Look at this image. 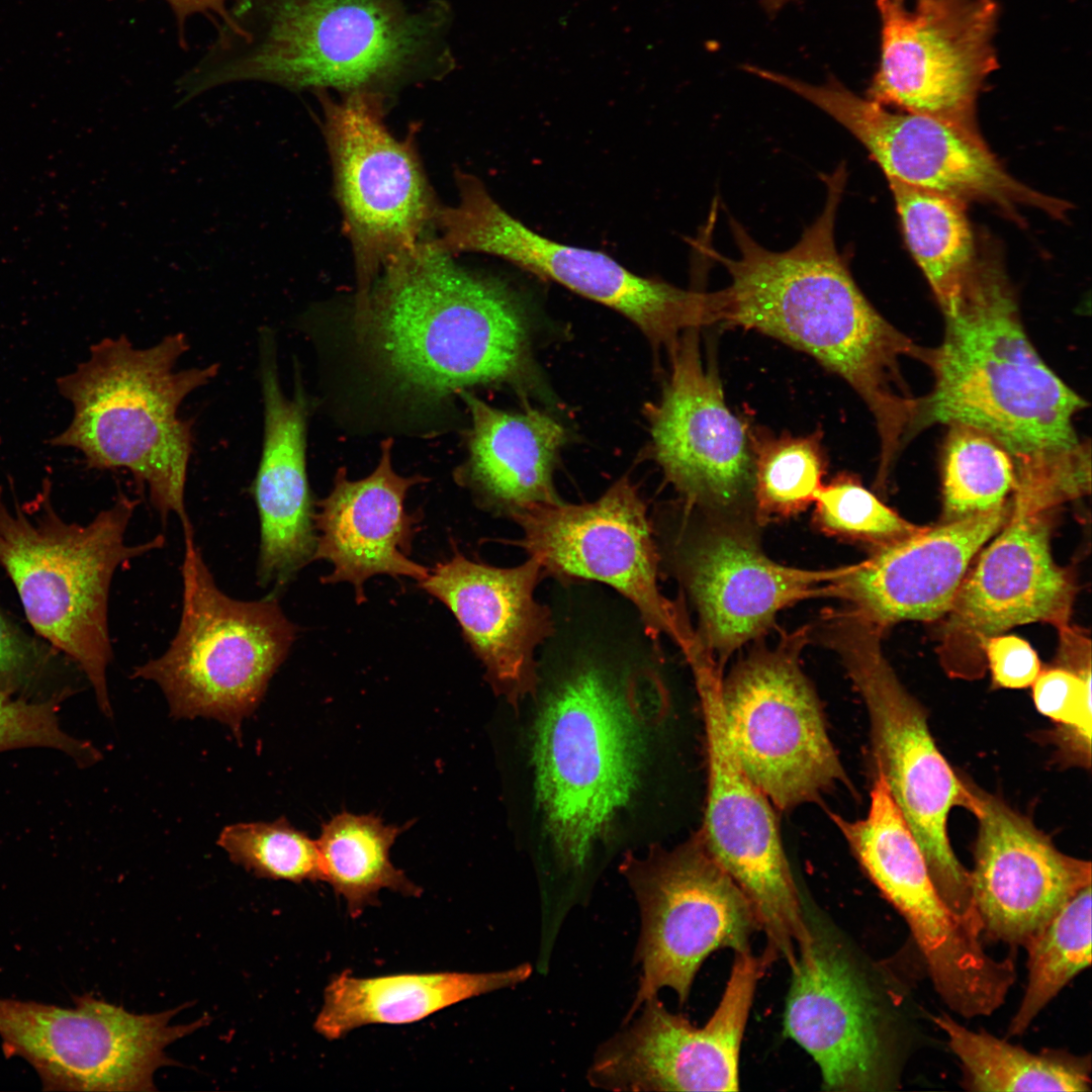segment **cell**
Here are the masks:
<instances>
[{
	"instance_id": "1",
	"label": "cell",
	"mask_w": 1092,
	"mask_h": 1092,
	"mask_svg": "<svg viewBox=\"0 0 1092 1092\" xmlns=\"http://www.w3.org/2000/svg\"><path fill=\"white\" fill-rule=\"evenodd\" d=\"M847 171L824 174L823 209L792 248L758 244L733 217L738 257L706 248L730 275L719 293L720 323L753 330L807 353L837 374L873 415L880 439L877 482H885L906 440L918 430L921 397L906 387L901 359L922 348L899 332L863 295L835 242Z\"/></svg>"
},
{
	"instance_id": "2",
	"label": "cell",
	"mask_w": 1092,
	"mask_h": 1092,
	"mask_svg": "<svg viewBox=\"0 0 1092 1092\" xmlns=\"http://www.w3.org/2000/svg\"><path fill=\"white\" fill-rule=\"evenodd\" d=\"M941 310L943 339L919 359L934 383L918 428L965 424L992 436L1014 460L1015 500L1030 510L1051 512L1088 494L1090 448L1074 425L1086 402L1034 349L1001 265L979 258Z\"/></svg>"
},
{
	"instance_id": "3",
	"label": "cell",
	"mask_w": 1092,
	"mask_h": 1092,
	"mask_svg": "<svg viewBox=\"0 0 1092 1092\" xmlns=\"http://www.w3.org/2000/svg\"><path fill=\"white\" fill-rule=\"evenodd\" d=\"M451 16L443 0L417 10L404 0H235L178 93L185 102L223 84L260 81L385 95L453 69Z\"/></svg>"
},
{
	"instance_id": "4",
	"label": "cell",
	"mask_w": 1092,
	"mask_h": 1092,
	"mask_svg": "<svg viewBox=\"0 0 1092 1092\" xmlns=\"http://www.w3.org/2000/svg\"><path fill=\"white\" fill-rule=\"evenodd\" d=\"M380 273L356 327L404 383L441 395L526 370V317L507 284L468 271L426 240Z\"/></svg>"
},
{
	"instance_id": "5",
	"label": "cell",
	"mask_w": 1092,
	"mask_h": 1092,
	"mask_svg": "<svg viewBox=\"0 0 1092 1092\" xmlns=\"http://www.w3.org/2000/svg\"><path fill=\"white\" fill-rule=\"evenodd\" d=\"M188 349L183 333L149 348L134 347L125 335L92 345L88 359L57 380L73 418L51 440L79 450L90 469L128 470L161 519L175 515L182 526L191 523L185 486L194 422L179 408L219 370L217 363L176 370Z\"/></svg>"
},
{
	"instance_id": "6",
	"label": "cell",
	"mask_w": 1092,
	"mask_h": 1092,
	"mask_svg": "<svg viewBox=\"0 0 1092 1092\" xmlns=\"http://www.w3.org/2000/svg\"><path fill=\"white\" fill-rule=\"evenodd\" d=\"M50 482L36 499L8 505L0 487V566L14 584L34 631L86 674L97 704L111 715L107 667L112 659L108 596L117 568L166 540L129 545L125 533L138 499L123 492L87 524L55 511Z\"/></svg>"
},
{
	"instance_id": "7",
	"label": "cell",
	"mask_w": 1092,
	"mask_h": 1092,
	"mask_svg": "<svg viewBox=\"0 0 1092 1092\" xmlns=\"http://www.w3.org/2000/svg\"><path fill=\"white\" fill-rule=\"evenodd\" d=\"M635 681L620 685L597 664H579L552 688L536 719V796L566 870L584 867L637 787L644 743Z\"/></svg>"
},
{
	"instance_id": "8",
	"label": "cell",
	"mask_w": 1092,
	"mask_h": 1092,
	"mask_svg": "<svg viewBox=\"0 0 1092 1092\" xmlns=\"http://www.w3.org/2000/svg\"><path fill=\"white\" fill-rule=\"evenodd\" d=\"M883 632L842 608L826 611L811 624L810 639L839 656L862 699L876 774L884 778L915 836L940 897L952 912L978 925L970 872L954 854L947 831L950 810L964 807L972 813L975 794L939 751L926 711L887 660Z\"/></svg>"
},
{
	"instance_id": "9",
	"label": "cell",
	"mask_w": 1092,
	"mask_h": 1092,
	"mask_svg": "<svg viewBox=\"0 0 1092 1092\" xmlns=\"http://www.w3.org/2000/svg\"><path fill=\"white\" fill-rule=\"evenodd\" d=\"M809 926L811 940L791 969L786 1034L817 1063L825 1090L898 1089L920 1038L909 988L889 966L869 962L832 930Z\"/></svg>"
},
{
	"instance_id": "10",
	"label": "cell",
	"mask_w": 1092,
	"mask_h": 1092,
	"mask_svg": "<svg viewBox=\"0 0 1092 1092\" xmlns=\"http://www.w3.org/2000/svg\"><path fill=\"white\" fill-rule=\"evenodd\" d=\"M182 613L159 657L134 667L132 677L156 682L176 719H215L241 743L242 723L259 706L288 655L296 627L278 600H236L215 583L192 524L182 527Z\"/></svg>"
},
{
	"instance_id": "11",
	"label": "cell",
	"mask_w": 1092,
	"mask_h": 1092,
	"mask_svg": "<svg viewBox=\"0 0 1092 1092\" xmlns=\"http://www.w3.org/2000/svg\"><path fill=\"white\" fill-rule=\"evenodd\" d=\"M660 555L698 614L697 637L720 669L763 635L787 607L830 598L848 565L806 569L780 564L760 547L753 518L714 515L681 504L651 519Z\"/></svg>"
},
{
	"instance_id": "12",
	"label": "cell",
	"mask_w": 1092,
	"mask_h": 1092,
	"mask_svg": "<svg viewBox=\"0 0 1092 1092\" xmlns=\"http://www.w3.org/2000/svg\"><path fill=\"white\" fill-rule=\"evenodd\" d=\"M829 816L866 875L906 921L947 1007L966 1018L995 1012L1014 984V956L996 960L988 954L982 932L942 900L884 778L875 775L864 818Z\"/></svg>"
},
{
	"instance_id": "13",
	"label": "cell",
	"mask_w": 1092,
	"mask_h": 1092,
	"mask_svg": "<svg viewBox=\"0 0 1092 1092\" xmlns=\"http://www.w3.org/2000/svg\"><path fill=\"white\" fill-rule=\"evenodd\" d=\"M808 626L757 647L721 679L725 726L739 763L775 809L817 803L848 779L800 653Z\"/></svg>"
},
{
	"instance_id": "14",
	"label": "cell",
	"mask_w": 1092,
	"mask_h": 1092,
	"mask_svg": "<svg viewBox=\"0 0 1092 1092\" xmlns=\"http://www.w3.org/2000/svg\"><path fill=\"white\" fill-rule=\"evenodd\" d=\"M456 180L458 203L439 208L435 220L441 250L489 254L555 281L620 312L655 348L670 350L684 332L717 323L714 291L642 277L600 251L547 239L507 212L476 177Z\"/></svg>"
},
{
	"instance_id": "15",
	"label": "cell",
	"mask_w": 1092,
	"mask_h": 1092,
	"mask_svg": "<svg viewBox=\"0 0 1092 1092\" xmlns=\"http://www.w3.org/2000/svg\"><path fill=\"white\" fill-rule=\"evenodd\" d=\"M620 868L640 916L634 963L641 974L626 1022L664 988L685 1004L706 958L723 947L749 951L760 928L748 900L699 831L671 850L653 846L645 856L629 853Z\"/></svg>"
},
{
	"instance_id": "16",
	"label": "cell",
	"mask_w": 1092,
	"mask_h": 1092,
	"mask_svg": "<svg viewBox=\"0 0 1092 1092\" xmlns=\"http://www.w3.org/2000/svg\"><path fill=\"white\" fill-rule=\"evenodd\" d=\"M315 94L356 262L360 308L382 269L425 241L440 207L413 146L384 123L385 95L357 90L338 100L326 90Z\"/></svg>"
},
{
	"instance_id": "17",
	"label": "cell",
	"mask_w": 1092,
	"mask_h": 1092,
	"mask_svg": "<svg viewBox=\"0 0 1092 1092\" xmlns=\"http://www.w3.org/2000/svg\"><path fill=\"white\" fill-rule=\"evenodd\" d=\"M689 664L701 701L707 752V796L699 833L748 900L766 936V949L791 962L810 929L774 807L732 748L720 699L722 671L707 656Z\"/></svg>"
},
{
	"instance_id": "18",
	"label": "cell",
	"mask_w": 1092,
	"mask_h": 1092,
	"mask_svg": "<svg viewBox=\"0 0 1092 1092\" xmlns=\"http://www.w3.org/2000/svg\"><path fill=\"white\" fill-rule=\"evenodd\" d=\"M512 520L522 531L514 544L539 562L544 575L565 583L608 584L635 607L653 642L666 636L681 651L693 645L696 631L682 600L672 602L660 592L652 521L628 478L594 502L533 505Z\"/></svg>"
},
{
	"instance_id": "19",
	"label": "cell",
	"mask_w": 1092,
	"mask_h": 1092,
	"mask_svg": "<svg viewBox=\"0 0 1092 1092\" xmlns=\"http://www.w3.org/2000/svg\"><path fill=\"white\" fill-rule=\"evenodd\" d=\"M760 77L810 101L844 126L870 153L888 180L964 201L990 203L1010 215L1019 207L1065 217L1069 203L1012 177L980 133L911 112H893L847 89L834 77L824 84L762 70Z\"/></svg>"
},
{
	"instance_id": "20",
	"label": "cell",
	"mask_w": 1092,
	"mask_h": 1092,
	"mask_svg": "<svg viewBox=\"0 0 1092 1092\" xmlns=\"http://www.w3.org/2000/svg\"><path fill=\"white\" fill-rule=\"evenodd\" d=\"M182 1007L135 1014L91 995L69 1008L0 998V1037L6 1056L27 1061L44 1090L154 1091L155 1072L172 1064L165 1049L208 1019L170 1024Z\"/></svg>"
},
{
	"instance_id": "21",
	"label": "cell",
	"mask_w": 1092,
	"mask_h": 1092,
	"mask_svg": "<svg viewBox=\"0 0 1092 1092\" xmlns=\"http://www.w3.org/2000/svg\"><path fill=\"white\" fill-rule=\"evenodd\" d=\"M881 62L868 98L979 133L976 99L997 67L993 0H877Z\"/></svg>"
},
{
	"instance_id": "22",
	"label": "cell",
	"mask_w": 1092,
	"mask_h": 1092,
	"mask_svg": "<svg viewBox=\"0 0 1092 1092\" xmlns=\"http://www.w3.org/2000/svg\"><path fill=\"white\" fill-rule=\"evenodd\" d=\"M774 960L735 953L713 1016L702 1027L669 1012L657 996L599 1045L589 1085L611 1091H737L739 1053L758 980Z\"/></svg>"
},
{
	"instance_id": "23",
	"label": "cell",
	"mask_w": 1092,
	"mask_h": 1092,
	"mask_svg": "<svg viewBox=\"0 0 1092 1092\" xmlns=\"http://www.w3.org/2000/svg\"><path fill=\"white\" fill-rule=\"evenodd\" d=\"M699 330L669 350V379L647 405L652 453L684 505L755 519L751 428L728 407L714 365L704 364Z\"/></svg>"
},
{
	"instance_id": "24",
	"label": "cell",
	"mask_w": 1092,
	"mask_h": 1092,
	"mask_svg": "<svg viewBox=\"0 0 1092 1092\" xmlns=\"http://www.w3.org/2000/svg\"><path fill=\"white\" fill-rule=\"evenodd\" d=\"M977 556L941 618L938 648L945 670L965 679L985 671L989 637L1035 622L1068 625L1076 595L1072 574L1052 555L1049 512L1012 500L1006 523Z\"/></svg>"
},
{
	"instance_id": "25",
	"label": "cell",
	"mask_w": 1092,
	"mask_h": 1092,
	"mask_svg": "<svg viewBox=\"0 0 1092 1092\" xmlns=\"http://www.w3.org/2000/svg\"><path fill=\"white\" fill-rule=\"evenodd\" d=\"M978 820L970 872L982 932L1025 946L1080 890L1091 863L1060 851L1031 820L972 785Z\"/></svg>"
},
{
	"instance_id": "26",
	"label": "cell",
	"mask_w": 1092,
	"mask_h": 1092,
	"mask_svg": "<svg viewBox=\"0 0 1092 1092\" xmlns=\"http://www.w3.org/2000/svg\"><path fill=\"white\" fill-rule=\"evenodd\" d=\"M543 576L531 557L496 567L455 551L419 582L452 612L486 680L514 707L535 694L536 650L555 631L551 610L535 599Z\"/></svg>"
},
{
	"instance_id": "27",
	"label": "cell",
	"mask_w": 1092,
	"mask_h": 1092,
	"mask_svg": "<svg viewBox=\"0 0 1092 1092\" xmlns=\"http://www.w3.org/2000/svg\"><path fill=\"white\" fill-rule=\"evenodd\" d=\"M1011 508L1012 499L875 548L832 582L830 598L882 631L902 621L941 619L972 561L1006 523Z\"/></svg>"
},
{
	"instance_id": "28",
	"label": "cell",
	"mask_w": 1092,
	"mask_h": 1092,
	"mask_svg": "<svg viewBox=\"0 0 1092 1092\" xmlns=\"http://www.w3.org/2000/svg\"><path fill=\"white\" fill-rule=\"evenodd\" d=\"M260 379L264 403L261 456L252 483L260 521L258 583H287L313 560L314 509L306 473L307 402L297 381L283 393L271 332H261Z\"/></svg>"
},
{
	"instance_id": "29",
	"label": "cell",
	"mask_w": 1092,
	"mask_h": 1092,
	"mask_svg": "<svg viewBox=\"0 0 1092 1092\" xmlns=\"http://www.w3.org/2000/svg\"><path fill=\"white\" fill-rule=\"evenodd\" d=\"M390 450L391 440L384 441L377 467L363 479L350 480L339 469L331 493L317 503L314 514L313 559L334 566L322 582H350L358 604L366 600L364 584L371 576H407L421 582L430 572L410 558L420 518L404 507L407 490L424 478L397 474Z\"/></svg>"
},
{
	"instance_id": "30",
	"label": "cell",
	"mask_w": 1092,
	"mask_h": 1092,
	"mask_svg": "<svg viewBox=\"0 0 1092 1092\" xmlns=\"http://www.w3.org/2000/svg\"><path fill=\"white\" fill-rule=\"evenodd\" d=\"M457 393L472 420L469 459L460 476L479 504L512 519L530 506L561 502L553 471L565 443L564 428L535 408L508 413L465 389Z\"/></svg>"
},
{
	"instance_id": "31",
	"label": "cell",
	"mask_w": 1092,
	"mask_h": 1092,
	"mask_svg": "<svg viewBox=\"0 0 1092 1092\" xmlns=\"http://www.w3.org/2000/svg\"><path fill=\"white\" fill-rule=\"evenodd\" d=\"M529 963L486 973L438 972L360 978L344 972L324 991L315 1031L329 1040L369 1024H407L462 1001L527 981Z\"/></svg>"
},
{
	"instance_id": "32",
	"label": "cell",
	"mask_w": 1092,
	"mask_h": 1092,
	"mask_svg": "<svg viewBox=\"0 0 1092 1092\" xmlns=\"http://www.w3.org/2000/svg\"><path fill=\"white\" fill-rule=\"evenodd\" d=\"M412 823L387 825L373 814L344 811L322 825L315 841L323 882L345 900L351 917L377 904L378 894L384 889L407 897L422 894V889L389 857L395 839Z\"/></svg>"
},
{
	"instance_id": "33",
	"label": "cell",
	"mask_w": 1092,
	"mask_h": 1092,
	"mask_svg": "<svg viewBox=\"0 0 1092 1092\" xmlns=\"http://www.w3.org/2000/svg\"><path fill=\"white\" fill-rule=\"evenodd\" d=\"M960 1060L963 1083L972 1091H1090V1056L1030 1053L987 1031L968 1029L949 1014L931 1016Z\"/></svg>"
},
{
	"instance_id": "34",
	"label": "cell",
	"mask_w": 1092,
	"mask_h": 1092,
	"mask_svg": "<svg viewBox=\"0 0 1092 1092\" xmlns=\"http://www.w3.org/2000/svg\"><path fill=\"white\" fill-rule=\"evenodd\" d=\"M888 182L907 246L943 308L958 298L979 258L965 202Z\"/></svg>"
},
{
	"instance_id": "35",
	"label": "cell",
	"mask_w": 1092,
	"mask_h": 1092,
	"mask_svg": "<svg viewBox=\"0 0 1092 1092\" xmlns=\"http://www.w3.org/2000/svg\"><path fill=\"white\" fill-rule=\"evenodd\" d=\"M1027 985L1008 1034L1021 1035L1081 971L1091 965V885L1074 895L1024 946Z\"/></svg>"
},
{
	"instance_id": "36",
	"label": "cell",
	"mask_w": 1092,
	"mask_h": 1092,
	"mask_svg": "<svg viewBox=\"0 0 1092 1092\" xmlns=\"http://www.w3.org/2000/svg\"><path fill=\"white\" fill-rule=\"evenodd\" d=\"M947 427L941 452V522L986 513L1011 500L1016 470L1006 448L972 426Z\"/></svg>"
},
{
	"instance_id": "37",
	"label": "cell",
	"mask_w": 1092,
	"mask_h": 1092,
	"mask_svg": "<svg viewBox=\"0 0 1092 1092\" xmlns=\"http://www.w3.org/2000/svg\"><path fill=\"white\" fill-rule=\"evenodd\" d=\"M751 440L756 523L760 526L805 512L814 504L827 469L820 433L776 437L751 429Z\"/></svg>"
},
{
	"instance_id": "38",
	"label": "cell",
	"mask_w": 1092,
	"mask_h": 1092,
	"mask_svg": "<svg viewBox=\"0 0 1092 1092\" xmlns=\"http://www.w3.org/2000/svg\"><path fill=\"white\" fill-rule=\"evenodd\" d=\"M1032 687L1034 706L1056 726L1051 740L1065 765L1091 766V651L1073 649L1041 669Z\"/></svg>"
},
{
	"instance_id": "39",
	"label": "cell",
	"mask_w": 1092,
	"mask_h": 1092,
	"mask_svg": "<svg viewBox=\"0 0 1092 1092\" xmlns=\"http://www.w3.org/2000/svg\"><path fill=\"white\" fill-rule=\"evenodd\" d=\"M217 844L235 863L257 877L293 883L323 881L316 841L284 817L229 825Z\"/></svg>"
},
{
	"instance_id": "40",
	"label": "cell",
	"mask_w": 1092,
	"mask_h": 1092,
	"mask_svg": "<svg viewBox=\"0 0 1092 1092\" xmlns=\"http://www.w3.org/2000/svg\"><path fill=\"white\" fill-rule=\"evenodd\" d=\"M814 505L813 523L820 532L874 549L923 529L887 507L849 473H839L823 484Z\"/></svg>"
},
{
	"instance_id": "41",
	"label": "cell",
	"mask_w": 1092,
	"mask_h": 1092,
	"mask_svg": "<svg viewBox=\"0 0 1092 1092\" xmlns=\"http://www.w3.org/2000/svg\"><path fill=\"white\" fill-rule=\"evenodd\" d=\"M68 696L66 691L38 702L14 699L0 694V752L25 747L58 749L79 766H88L100 758L89 742L66 733L59 722L58 710Z\"/></svg>"
},
{
	"instance_id": "42",
	"label": "cell",
	"mask_w": 1092,
	"mask_h": 1092,
	"mask_svg": "<svg viewBox=\"0 0 1092 1092\" xmlns=\"http://www.w3.org/2000/svg\"><path fill=\"white\" fill-rule=\"evenodd\" d=\"M986 665L997 688L1030 687L1041 670L1036 652L1029 643L1015 635L997 634L982 646Z\"/></svg>"
},
{
	"instance_id": "43",
	"label": "cell",
	"mask_w": 1092,
	"mask_h": 1092,
	"mask_svg": "<svg viewBox=\"0 0 1092 1092\" xmlns=\"http://www.w3.org/2000/svg\"><path fill=\"white\" fill-rule=\"evenodd\" d=\"M38 663L32 642L0 608V694L13 696L31 678Z\"/></svg>"
},
{
	"instance_id": "44",
	"label": "cell",
	"mask_w": 1092,
	"mask_h": 1092,
	"mask_svg": "<svg viewBox=\"0 0 1092 1092\" xmlns=\"http://www.w3.org/2000/svg\"><path fill=\"white\" fill-rule=\"evenodd\" d=\"M172 9L177 24L178 40L187 49L186 22L193 14L202 13L214 24L226 17L229 0H165Z\"/></svg>"
},
{
	"instance_id": "45",
	"label": "cell",
	"mask_w": 1092,
	"mask_h": 1092,
	"mask_svg": "<svg viewBox=\"0 0 1092 1092\" xmlns=\"http://www.w3.org/2000/svg\"><path fill=\"white\" fill-rule=\"evenodd\" d=\"M790 0H762V3L768 11L775 12L782 8Z\"/></svg>"
},
{
	"instance_id": "46",
	"label": "cell",
	"mask_w": 1092,
	"mask_h": 1092,
	"mask_svg": "<svg viewBox=\"0 0 1092 1092\" xmlns=\"http://www.w3.org/2000/svg\"><path fill=\"white\" fill-rule=\"evenodd\" d=\"M900 1H902V0H900Z\"/></svg>"
}]
</instances>
